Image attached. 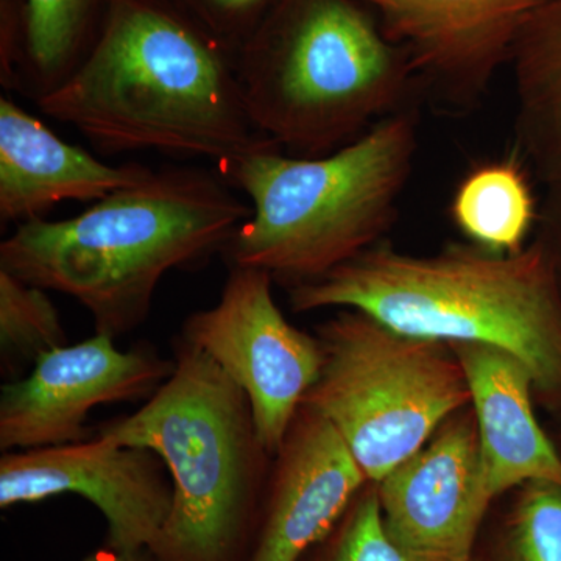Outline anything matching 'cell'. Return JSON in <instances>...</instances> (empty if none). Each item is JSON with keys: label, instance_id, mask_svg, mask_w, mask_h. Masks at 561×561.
<instances>
[{"label": "cell", "instance_id": "cell-9", "mask_svg": "<svg viewBox=\"0 0 561 561\" xmlns=\"http://www.w3.org/2000/svg\"><path fill=\"white\" fill-rule=\"evenodd\" d=\"M94 332L88 341L44 354L24 378L0 389V451H28L91 440L92 409L149 401L176 368L139 343L128 351Z\"/></svg>", "mask_w": 561, "mask_h": 561}, {"label": "cell", "instance_id": "cell-15", "mask_svg": "<svg viewBox=\"0 0 561 561\" xmlns=\"http://www.w3.org/2000/svg\"><path fill=\"white\" fill-rule=\"evenodd\" d=\"M459 357L478 424L483 479L494 500L527 482L561 485V456L534 411L529 368L508 351L448 343Z\"/></svg>", "mask_w": 561, "mask_h": 561}, {"label": "cell", "instance_id": "cell-10", "mask_svg": "<svg viewBox=\"0 0 561 561\" xmlns=\"http://www.w3.org/2000/svg\"><path fill=\"white\" fill-rule=\"evenodd\" d=\"M77 494L102 513L103 546L116 551L150 549L172 507V481L150 449L105 438L2 453L0 508Z\"/></svg>", "mask_w": 561, "mask_h": 561}, {"label": "cell", "instance_id": "cell-1", "mask_svg": "<svg viewBox=\"0 0 561 561\" xmlns=\"http://www.w3.org/2000/svg\"><path fill=\"white\" fill-rule=\"evenodd\" d=\"M36 105L105 154L158 151L217 168L276 147L250 119L234 60L162 0H111L84 60Z\"/></svg>", "mask_w": 561, "mask_h": 561}, {"label": "cell", "instance_id": "cell-2", "mask_svg": "<svg viewBox=\"0 0 561 561\" xmlns=\"http://www.w3.org/2000/svg\"><path fill=\"white\" fill-rule=\"evenodd\" d=\"M217 171L165 168L80 216L38 219L0 243V271L68 295L116 341L146 323L161 279L224 254L251 216Z\"/></svg>", "mask_w": 561, "mask_h": 561}, {"label": "cell", "instance_id": "cell-22", "mask_svg": "<svg viewBox=\"0 0 561 561\" xmlns=\"http://www.w3.org/2000/svg\"><path fill=\"white\" fill-rule=\"evenodd\" d=\"M234 60L273 0H162Z\"/></svg>", "mask_w": 561, "mask_h": 561}, {"label": "cell", "instance_id": "cell-7", "mask_svg": "<svg viewBox=\"0 0 561 561\" xmlns=\"http://www.w3.org/2000/svg\"><path fill=\"white\" fill-rule=\"evenodd\" d=\"M313 334L321 367L301 405L334 427L370 482L471 405L467 376L448 343L391 330L356 309H337Z\"/></svg>", "mask_w": 561, "mask_h": 561}, {"label": "cell", "instance_id": "cell-17", "mask_svg": "<svg viewBox=\"0 0 561 561\" xmlns=\"http://www.w3.org/2000/svg\"><path fill=\"white\" fill-rule=\"evenodd\" d=\"M111 0H25L18 91L38 102L61 87L92 49Z\"/></svg>", "mask_w": 561, "mask_h": 561}, {"label": "cell", "instance_id": "cell-6", "mask_svg": "<svg viewBox=\"0 0 561 561\" xmlns=\"http://www.w3.org/2000/svg\"><path fill=\"white\" fill-rule=\"evenodd\" d=\"M173 357L160 390L95 435L150 449L171 474V512L149 549L157 561H249L273 456L245 391L216 362L180 337Z\"/></svg>", "mask_w": 561, "mask_h": 561}, {"label": "cell", "instance_id": "cell-25", "mask_svg": "<svg viewBox=\"0 0 561 561\" xmlns=\"http://www.w3.org/2000/svg\"><path fill=\"white\" fill-rule=\"evenodd\" d=\"M81 561H157L153 553L149 549H142V551H116V549L103 548L99 551L90 553L87 559Z\"/></svg>", "mask_w": 561, "mask_h": 561}, {"label": "cell", "instance_id": "cell-19", "mask_svg": "<svg viewBox=\"0 0 561 561\" xmlns=\"http://www.w3.org/2000/svg\"><path fill=\"white\" fill-rule=\"evenodd\" d=\"M69 345L60 312L47 290L0 271V371L24 378L50 351ZM9 381V382H10Z\"/></svg>", "mask_w": 561, "mask_h": 561}, {"label": "cell", "instance_id": "cell-5", "mask_svg": "<svg viewBox=\"0 0 561 561\" xmlns=\"http://www.w3.org/2000/svg\"><path fill=\"white\" fill-rule=\"evenodd\" d=\"M234 68L254 127L298 158L359 138L419 83L360 0H273Z\"/></svg>", "mask_w": 561, "mask_h": 561}, {"label": "cell", "instance_id": "cell-14", "mask_svg": "<svg viewBox=\"0 0 561 561\" xmlns=\"http://www.w3.org/2000/svg\"><path fill=\"white\" fill-rule=\"evenodd\" d=\"M153 169L106 164L62 140L10 98L0 99V220L20 227L61 202H99L136 186Z\"/></svg>", "mask_w": 561, "mask_h": 561}, {"label": "cell", "instance_id": "cell-20", "mask_svg": "<svg viewBox=\"0 0 561 561\" xmlns=\"http://www.w3.org/2000/svg\"><path fill=\"white\" fill-rule=\"evenodd\" d=\"M490 561H561V485L537 481L513 490Z\"/></svg>", "mask_w": 561, "mask_h": 561}, {"label": "cell", "instance_id": "cell-11", "mask_svg": "<svg viewBox=\"0 0 561 561\" xmlns=\"http://www.w3.org/2000/svg\"><path fill=\"white\" fill-rule=\"evenodd\" d=\"M383 524L421 561H474L491 496L471 405L453 413L426 445L375 482Z\"/></svg>", "mask_w": 561, "mask_h": 561}, {"label": "cell", "instance_id": "cell-12", "mask_svg": "<svg viewBox=\"0 0 561 561\" xmlns=\"http://www.w3.org/2000/svg\"><path fill=\"white\" fill-rule=\"evenodd\" d=\"M416 80L454 108H470L511 61L524 22L549 0H360Z\"/></svg>", "mask_w": 561, "mask_h": 561}, {"label": "cell", "instance_id": "cell-16", "mask_svg": "<svg viewBox=\"0 0 561 561\" xmlns=\"http://www.w3.org/2000/svg\"><path fill=\"white\" fill-rule=\"evenodd\" d=\"M508 65L519 160L545 187L561 183V0L524 22Z\"/></svg>", "mask_w": 561, "mask_h": 561}, {"label": "cell", "instance_id": "cell-21", "mask_svg": "<svg viewBox=\"0 0 561 561\" xmlns=\"http://www.w3.org/2000/svg\"><path fill=\"white\" fill-rule=\"evenodd\" d=\"M300 561H421L404 551L383 524L378 485L368 482Z\"/></svg>", "mask_w": 561, "mask_h": 561}, {"label": "cell", "instance_id": "cell-18", "mask_svg": "<svg viewBox=\"0 0 561 561\" xmlns=\"http://www.w3.org/2000/svg\"><path fill=\"white\" fill-rule=\"evenodd\" d=\"M537 201L522 160L483 162L463 176L454 192L453 221L474 245L518 253L537 227Z\"/></svg>", "mask_w": 561, "mask_h": 561}, {"label": "cell", "instance_id": "cell-23", "mask_svg": "<svg viewBox=\"0 0 561 561\" xmlns=\"http://www.w3.org/2000/svg\"><path fill=\"white\" fill-rule=\"evenodd\" d=\"M25 0H0V83L18 91L24 44Z\"/></svg>", "mask_w": 561, "mask_h": 561}, {"label": "cell", "instance_id": "cell-8", "mask_svg": "<svg viewBox=\"0 0 561 561\" xmlns=\"http://www.w3.org/2000/svg\"><path fill=\"white\" fill-rule=\"evenodd\" d=\"M268 273L230 267L219 301L192 312L179 337L245 391L260 440L275 457L319 378L321 348L316 334L284 317Z\"/></svg>", "mask_w": 561, "mask_h": 561}, {"label": "cell", "instance_id": "cell-13", "mask_svg": "<svg viewBox=\"0 0 561 561\" xmlns=\"http://www.w3.org/2000/svg\"><path fill=\"white\" fill-rule=\"evenodd\" d=\"M368 482L334 427L301 405L273 457L249 561H300Z\"/></svg>", "mask_w": 561, "mask_h": 561}, {"label": "cell", "instance_id": "cell-4", "mask_svg": "<svg viewBox=\"0 0 561 561\" xmlns=\"http://www.w3.org/2000/svg\"><path fill=\"white\" fill-rule=\"evenodd\" d=\"M416 150L415 114L402 108L323 157L267 147L217 165L251 208L225 260L289 289L359 256L394 224Z\"/></svg>", "mask_w": 561, "mask_h": 561}, {"label": "cell", "instance_id": "cell-3", "mask_svg": "<svg viewBox=\"0 0 561 561\" xmlns=\"http://www.w3.org/2000/svg\"><path fill=\"white\" fill-rule=\"evenodd\" d=\"M287 295L295 313L356 309L413 337L508 351L561 416V289L537 239L518 253L453 242L421 256L381 241Z\"/></svg>", "mask_w": 561, "mask_h": 561}, {"label": "cell", "instance_id": "cell-24", "mask_svg": "<svg viewBox=\"0 0 561 561\" xmlns=\"http://www.w3.org/2000/svg\"><path fill=\"white\" fill-rule=\"evenodd\" d=\"M537 239L551 257L561 289V183L546 186L545 198L538 209Z\"/></svg>", "mask_w": 561, "mask_h": 561}]
</instances>
